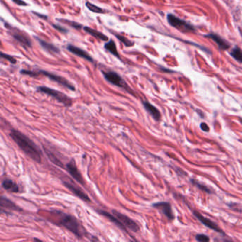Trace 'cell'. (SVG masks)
<instances>
[{
    "label": "cell",
    "mask_w": 242,
    "mask_h": 242,
    "mask_svg": "<svg viewBox=\"0 0 242 242\" xmlns=\"http://www.w3.org/2000/svg\"><path fill=\"white\" fill-rule=\"evenodd\" d=\"M9 136L26 156L38 163L41 162L43 156L41 150L30 138L14 129L11 130Z\"/></svg>",
    "instance_id": "6da1fadb"
},
{
    "label": "cell",
    "mask_w": 242,
    "mask_h": 242,
    "mask_svg": "<svg viewBox=\"0 0 242 242\" xmlns=\"http://www.w3.org/2000/svg\"><path fill=\"white\" fill-rule=\"evenodd\" d=\"M50 214L56 218V221H54L56 224L63 227L78 239H82L86 231L76 217L58 210L51 211Z\"/></svg>",
    "instance_id": "7a4b0ae2"
},
{
    "label": "cell",
    "mask_w": 242,
    "mask_h": 242,
    "mask_svg": "<svg viewBox=\"0 0 242 242\" xmlns=\"http://www.w3.org/2000/svg\"><path fill=\"white\" fill-rule=\"evenodd\" d=\"M20 73H21V74L27 75H29V76H32V77L37 76V75H44V76L47 77L48 78H49L50 80L54 81V82L61 85L62 86L66 87V88L69 89L70 90H72V91L75 90V87L74 85H73L70 82H69L68 80H66V78H63V77H61V76H60V75H56V74H54V73L48 72V71L40 70H38V72H34V71H31V70H22L20 71Z\"/></svg>",
    "instance_id": "3957f363"
},
{
    "label": "cell",
    "mask_w": 242,
    "mask_h": 242,
    "mask_svg": "<svg viewBox=\"0 0 242 242\" xmlns=\"http://www.w3.org/2000/svg\"><path fill=\"white\" fill-rule=\"evenodd\" d=\"M37 91L47 95L48 96H50L58 101V102L61 103L64 106H66V107H70L73 104V99L70 97L67 96L65 93L60 92V91L56 90V89L50 88V87L46 86L38 87Z\"/></svg>",
    "instance_id": "277c9868"
},
{
    "label": "cell",
    "mask_w": 242,
    "mask_h": 242,
    "mask_svg": "<svg viewBox=\"0 0 242 242\" xmlns=\"http://www.w3.org/2000/svg\"><path fill=\"white\" fill-rule=\"evenodd\" d=\"M102 74L104 75V78H105V80L107 82L115 85V86L119 87L120 88L125 89L127 92L130 93V94L134 95L133 91L130 88L127 82L117 73L115 72V71H107V72L102 71Z\"/></svg>",
    "instance_id": "5b68a950"
},
{
    "label": "cell",
    "mask_w": 242,
    "mask_h": 242,
    "mask_svg": "<svg viewBox=\"0 0 242 242\" xmlns=\"http://www.w3.org/2000/svg\"><path fill=\"white\" fill-rule=\"evenodd\" d=\"M167 20L168 23L173 27L176 28L177 29L184 31H192L195 30V28L188 22L184 20L180 19L172 14H168Z\"/></svg>",
    "instance_id": "8992f818"
},
{
    "label": "cell",
    "mask_w": 242,
    "mask_h": 242,
    "mask_svg": "<svg viewBox=\"0 0 242 242\" xmlns=\"http://www.w3.org/2000/svg\"><path fill=\"white\" fill-rule=\"evenodd\" d=\"M111 212H112V214L115 215V217H117V218L122 222L123 224L124 225L127 229H130V230L133 231V232H138V231H139L140 229L139 225L135 221L130 218V217L127 216V215L122 214V213L119 212V211L115 210V209L111 211Z\"/></svg>",
    "instance_id": "52a82bcc"
},
{
    "label": "cell",
    "mask_w": 242,
    "mask_h": 242,
    "mask_svg": "<svg viewBox=\"0 0 242 242\" xmlns=\"http://www.w3.org/2000/svg\"><path fill=\"white\" fill-rule=\"evenodd\" d=\"M66 169L74 180H76L77 182L82 185V186H85V182L84 181V179H83L80 170H78V167H77L76 163H75L74 158H72L66 164Z\"/></svg>",
    "instance_id": "ba28073f"
},
{
    "label": "cell",
    "mask_w": 242,
    "mask_h": 242,
    "mask_svg": "<svg viewBox=\"0 0 242 242\" xmlns=\"http://www.w3.org/2000/svg\"><path fill=\"white\" fill-rule=\"evenodd\" d=\"M63 184L64 186L66 187L68 190H70L75 196H77L78 198H80V200L85 201V202H91L90 198H89L88 195H87L79 186H76V185L74 183H72V182H68V181H63Z\"/></svg>",
    "instance_id": "9c48e42d"
},
{
    "label": "cell",
    "mask_w": 242,
    "mask_h": 242,
    "mask_svg": "<svg viewBox=\"0 0 242 242\" xmlns=\"http://www.w3.org/2000/svg\"><path fill=\"white\" fill-rule=\"evenodd\" d=\"M193 215H195V217H196L201 223L203 224H204L205 227H207V228L212 229V230L217 231V232L220 233L221 234H224V232L219 228L218 225H217L216 223L200 214L198 211H193Z\"/></svg>",
    "instance_id": "30bf717a"
},
{
    "label": "cell",
    "mask_w": 242,
    "mask_h": 242,
    "mask_svg": "<svg viewBox=\"0 0 242 242\" xmlns=\"http://www.w3.org/2000/svg\"><path fill=\"white\" fill-rule=\"evenodd\" d=\"M152 207L154 208L158 209L166 216L169 220H173L174 219L175 217L171 205L168 202H159L154 203L152 205Z\"/></svg>",
    "instance_id": "8fae6325"
},
{
    "label": "cell",
    "mask_w": 242,
    "mask_h": 242,
    "mask_svg": "<svg viewBox=\"0 0 242 242\" xmlns=\"http://www.w3.org/2000/svg\"><path fill=\"white\" fill-rule=\"evenodd\" d=\"M11 36L17 41L20 43L22 46H24V47H31L32 44L31 39L23 32L20 31L19 30H13L11 33Z\"/></svg>",
    "instance_id": "7c38bea8"
},
{
    "label": "cell",
    "mask_w": 242,
    "mask_h": 242,
    "mask_svg": "<svg viewBox=\"0 0 242 242\" xmlns=\"http://www.w3.org/2000/svg\"><path fill=\"white\" fill-rule=\"evenodd\" d=\"M67 49H68L70 53H72L75 55V56L81 57V58H84L89 62H93V58H92V56H91L88 53L85 51V50H82V48L77 47V46H74V45L68 44L67 45Z\"/></svg>",
    "instance_id": "4fadbf2b"
},
{
    "label": "cell",
    "mask_w": 242,
    "mask_h": 242,
    "mask_svg": "<svg viewBox=\"0 0 242 242\" xmlns=\"http://www.w3.org/2000/svg\"><path fill=\"white\" fill-rule=\"evenodd\" d=\"M97 211L99 212V214H100L101 215H102V216L108 218L109 220L111 221V222L117 225L120 229H121V230L127 233V234H129V232H128L127 227H126L123 224L122 222H121V221H120L117 217H115L113 214H110V213H109L108 211H105V210H102V209L97 210Z\"/></svg>",
    "instance_id": "5bb4252c"
},
{
    "label": "cell",
    "mask_w": 242,
    "mask_h": 242,
    "mask_svg": "<svg viewBox=\"0 0 242 242\" xmlns=\"http://www.w3.org/2000/svg\"><path fill=\"white\" fill-rule=\"evenodd\" d=\"M144 109H146V111L156 121H159L161 118V114H160V111L156 108L155 106L148 102V101H143L142 102Z\"/></svg>",
    "instance_id": "9a60e30c"
},
{
    "label": "cell",
    "mask_w": 242,
    "mask_h": 242,
    "mask_svg": "<svg viewBox=\"0 0 242 242\" xmlns=\"http://www.w3.org/2000/svg\"><path fill=\"white\" fill-rule=\"evenodd\" d=\"M205 36L207 38H211V40H214L221 50H227L229 49V47H230V44H229L227 40H224V38H221L220 36L217 35L216 34L211 33L207 34V35Z\"/></svg>",
    "instance_id": "2e32d148"
},
{
    "label": "cell",
    "mask_w": 242,
    "mask_h": 242,
    "mask_svg": "<svg viewBox=\"0 0 242 242\" xmlns=\"http://www.w3.org/2000/svg\"><path fill=\"white\" fill-rule=\"evenodd\" d=\"M0 206H1V210L2 209H8V210L11 211H22V209L17 205L11 200H9L5 196L1 197V201H0Z\"/></svg>",
    "instance_id": "e0dca14e"
},
{
    "label": "cell",
    "mask_w": 242,
    "mask_h": 242,
    "mask_svg": "<svg viewBox=\"0 0 242 242\" xmlns=\"http://www.w3.org/2000/svg\"><path fill=\"white\" fill-rule=\"evenodd\" d=\"M35 38L38 40V42L41 46V47L47 52L50 53H60V49L57 46H55V45L46 41V40H42L41 38L36 37V36Z\"/></svg>",
    "instance_id": "ac0fdd59"
},
{
    "label": "cell",
    "mask_w": 242,
    "mask_h": 242,
    "mask_svg": "<svg viewBox=\"0 0 242 242\" xmlns=\"http://www.w3.org/2000/svg\"><path fill=\"white\" fill-rule=\"evenodd\" d=\"M2 186L8 192L17 193L19 192V187L14 181L10 179H5L2 182Z\"/></svg>",
    "instance_id": "d6986e66"
},
{
    "label": "cell",
    "mask_w": 242,
    "mask_h": 242,
    "mask_svg": "<svg viewBox=\"0 0 242 242\" xmlns=\"http://www.w3.org/2000/svg\"><path fill=\"white\" fill-rule=\"evenodd\" d=\"M84 30L85 32H87V34H90L91 36H92L93 37L97 38V39L103 40V41H107L109 39V38L107 37V36L105 35V34L102 33V32L97 31V30H95L93 28H91L88 27V26H85Z\"/></svg>",
    "instance_id": "ffe728a7"
},
{
    "label": "cell",
    "mask_w": 242,
    "mask_h": 242,
    "mask_svg": "<svg viewBox=\"0 0 242 242\" xmlns=\"http://www.w3.org/2000/svg\"><path fill=\"white\" fill-rule=\"evenodd\" d=\"M105 48L107 50H108L110 53L113 55V56H116L117 58L121 59L119 53H118V51H117V46H116L115 42L113 40L111 39L110 40H109V41H107V43H106V44H105Z\"/></svg>",
    "instance_id": "44dd1931"
},
{
    "label": "cell",
    "mask_w": 242,
    "mask_h": 242,
    "mask_svg": "<svg viewBox=\"0 0 242 242\" xmlns=\"http://www.w3.org/2000/svg\"><path fill=\"white\" fill-rule=\"evenodd\" d=\"M230 55L238 62L242 63V50L239 47L236 46L231 50Z\"/></svg>",
    "instance_id": "7402d4cb"
},
{
    "label": "cell",
    "mask_w": 242,
    "mask_h": 242,
    "mask_svg": "<svg viewBox=\"0 0 242 242\" xmlns=\"http://www.w3.org/2000/svg\"><path fill=\"white\" fill-rule=\"evenodd\" d=\"M85 5H86L87 8L89 10V11L94 12V13H97V14L104 13V10L102 9V8L98 7V6L94 5V4L89 2H86Z\"/></svg>",
    "instance_id": "603a6c76"
},
{
    "label": "cell",
    "mask_w": 242,
    "mask_h": 242,
    "mask_svg": "<svg viewBox=\"0 0 242 242\" xmlns=\"http://www.w3.org/2000/svg\"><path fill=\"white\" fill-rule=\"evenodd\" d=\"M191 182L195 186H196L197 188L198 189H200V190H202V191H205V192H206L207 193H209V194H211L212 193V191L208 187H207L206 186H205V185H203L202 183H200V182H199L198 180H191Z\"/></svg>",
    "instance_id": "cb8c5ba5"
},
{
    "label": "cell",
    "mask_w": 242,
    "mask_h": 242,
    "mask_svg": "<svg viewBox=\"0 0 242 242\" xmlns=\"http://www.w3.org/2000/svg\"><path fill=\"white\" fill-rule=\"evenodd\" d=\"M115 36L120 40V41L123 43L127 47H130V46H132L134 44V42H132L131 40L128 39L127 38L125 37V36L119 35V34H115Z\"/></svg>",
    "instance_id": "d4e9b609"
},
{
    "label": "cell",
    "mask_w": 242,
    "mask_h": 242,
    "mask_svg": "<svg viewBox=\"0 0 242 242\" xmlns=\"http://www.w3.org/2000/svg\"><path fill=\"white\" fill-rule=\"evenodd\" d=\"M195 239L198 241L200 242H208L210 241V239L208 236L203 234H197L195 237Z\"/></svg>",
    "instance_id": "484cf974"
},
{
    "label": "cell",
    "mask_w": 242,
    "mask_h": 242,
    "mask_svg": "<svg viewBox=\"0 0 242 242\" xmlns=\"http://www.w3.org/2000/svg\"><path fill=\"white\" fill-rule=\"evenodd\" d=\"M1 56H2V58L6 59V60H7L8 61H9L12 64H15L16 63H17V60H16L14 57H12L11 56H9V55H8V54L4 53L3 52L1 53Z\"/></svg>",
    "instance_id": "4316f807"
},
{
    "label": "cell",
    "mask_w": 242,
    "mask_h": 242,
    "mask_svg": "<svg viewBox=\"0 0 242 242\" xmlns=\"http://www.w3.org/2000/svg\"><path fill=\"white\" fill-rule=\"evenodd\" d=\"M66 21L67 22V23H68V24H69V25L71 26H72V27H73V28H75V29L79 30V29H80V28L82 27V26L80 24L77 23V22L71 21H68V20H66Z\"/></svg>",
    "instance_id": "83f0119b"
},
{
    "label": "cell",
    "mask_w": 242,
    "mask_h": 242,
    "mask_svg": "<svg viewBox=\"0 0 242 242\" xmlns=\"http://www.w3.org/2000/svg\"><path fill=\"white\" fill-rule=\"evenodd\" d=\"M53 27L56 28V30H58L60 32H61V33H63V34H67L68 33V30L66 29V28L63 27V26L58 25V24H53Z\"/></svg>",
    "instance_id": "f1b7e54d"
},
{
    "label": "cell",
    "mask_w": 242,
    "mask_h": 242,
    "mask_svg": "<svg viewBox=\"0 0 242 242\" xmlns=\"http://www.w3.org/2000/svg\"><path fill=\"white\" fill-rule=\"evenodd\" d=\"M200 128H201V129H202V131H209V126L207 125L206 123H205V122L201 123Z\"/></svg>",
    "instance_id": "f546056e"
},
{
    "label": "cell",
    "mask_w": 242,
    "mask_h": 242,
    "mask_svg": "<svg viewBox=\"0 0 242 242\" xmlns=\"http://www.w3.org/2000/svg\"><path fill=\"white\" fill-rule=\"evenodd\" d=\"M14 3L19 6H27V3H26L24 0H12Z\"/></svg>",
    "instance_id": "4dcf8cb0"
},
{
    "label": "cell",
    "mask_w": 242,
    "mask_h": 242,
    "mask_svg": "<svg viewBox=\"0 0 242 242\" xmlns=\"http://www.w3.org/2000/svg\"><path fill=\"white\" fill-rule=\"evenodd\" d=\"M34 14H35L36 16H38V17H40V18H41V19H47V16L46 15H44V14H38V13H37V12H33Z\"/></svg>",
    "instance_id": "1f68e13d"
}]
</instances>
